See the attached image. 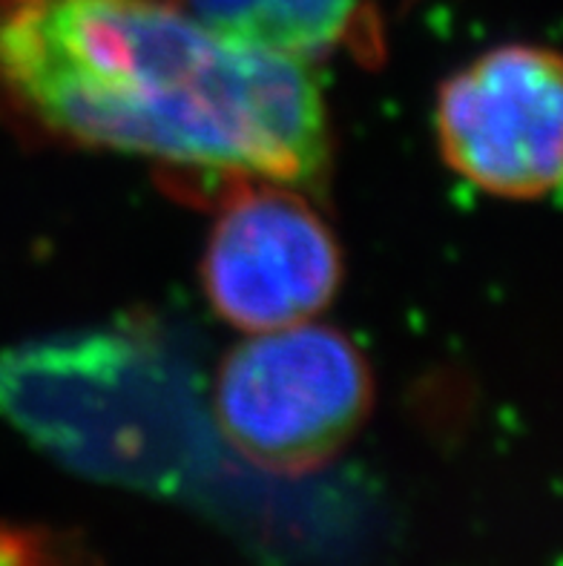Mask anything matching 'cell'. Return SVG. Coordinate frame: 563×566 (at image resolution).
Returning a JSON list of instances; mask_svg holds the SVG:
<instances>
[{
	"label": "cell",
	"instance_id": "obj_2",
	"mask_svg": "<svg viewBox=\"0 0 563 566\" xmlns=\"http://www.w3.org/2000/svg\"><path fill=\"white\" fill-rule=\"evenodd\" d=\"M363 352L325 325L259 331L221 363L219 434L248 463L300 478L343 452L372 411Z\"/></svg>",
	"mask_w": 563,
	"mask_h": 566
},
{
	"label": "cell",
	"instance_id": "obj_5",
	"mask_svg": "<svg viewBox=\"0 0 563 566\" xmlns=\"http://www.w3.org/2000/svg\"><path fill=\"white\" fill-rule=\"evenodd\" d=\"M216 35L257 50L307 57L334 46L354 23L359 0H179Z\"/></svg>",
	"mask_w": 563,
	"mask_h": 566
},
{
	"label": "cell",
	"instance_id": "obj_1",
	"mask_svg": "<svg viewBox=\"0 0 563 566\" xmlns=\"http://www.w3.org/2000/svg\"><path fill=\"white\" fill-rule=\"evenodd\" d=\"M0 86L110 150L291 185L329 167L305 57L228 41L165 0H0Z\"/></svg>",
	"mask_w": 563,
	"mask_h": 566
},
{
	"label": "cell",
	"instance_id": "obj_6",
	"mask_svg": "<svg viewBox=\"0 0 563 566\" xmlns=\"http://www.w3.org/2000/svg\"><path fill=\"white\" fill-rule=\"evenodd\" d=\"M0 566H81V558L43 535L0 530Z\"/></svg>",
	"mask_w": 563,
	"mask_h": 566
},
{
	"label": "cell",
	"instance_id": "obj_3",
	"mask_svg": "<svg viewBox=\"0 0 563 566\" xmlns=\"http://www.w3.org/2000/svg\"><path fill=\"white\" fill-rule=\"evenodd\" d=\"M563 86L555 52L500 46L451 75L437 98L442 156L471 185L541 199L561 185Z\"/></svg>",
	"mask_w": 563,
	"mask_h": 566
},
{
	"label": "cell",
	"instance_id": "obj_4",
	"mask_svg": "<svg viewBox=\"0 0 563 566\" xmlns=\"http://www.w3.org/2000/svg\"><path fill=\"white\" fill-rule=\"evenodd\" d=\"M201 282L216 314L236 328H288L334 300L343 253L300 196L279 187L244 190L210 233Z\"/></svg>",
	"mask_w": 563,
	"mask_h": 566
}]
</instances>
